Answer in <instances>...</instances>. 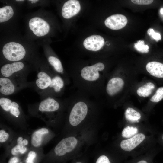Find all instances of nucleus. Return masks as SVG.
Here are the masks:
<instances>
[{
	"mask_svg": "<svg viewBox=\"0 0 163 163\" xmlns=\"http://www.w3.org/2000/svg\"><path fill=\"white\" fill-rule=\"evenodd\" d=\"M147 71L152 75L158 78H163V64L152 61L147 63L146 66Z\"/></svg>",
	"mask_w": 163,
	"mask_h": 163,
	"instance_id": "nucleus-17",
	"label": "nucleus"
},
{
	"mask_svg": "<svg viewBox=\"0 0 163 163\" xmlns=\"http://www.w3.org/2000/svg\"><path fill=\"white\" fill-rule=\"evenodd\" d=\"M44 158L38 155L35 151L31 150L28 152L24 161L25 163H38Z\"/></svg>",
	"mask_w": 163,
	"mask_h": 163,
	"instance_id": "nucleus-21",
	"label": "nucleus"
},
{
	"mask_svg": "<svg viewBox=\"0 0 163 163\" xmlns=\"http://www.w3.org/2000/svg\"><path fill=\"white\" fill-rule=\"evenodd\" d=\"M162 139L163 140V135L162 137Z\"/></svg>",
	"mask_w": 163,
	"mask_h": 163,
	"instance_id": "nucleus-34",
	"label": "nucleus"
},
{
	"mask_svg": "<svg viewBox=\"0 0 163 163\" xmlns=\"http://www.w3.org/2000/svg\"><path fill=\"white\" fill-rule=\"evenodd\" d=\"M104 43V40L102 36L94 35L87 37L85 40L83 45L88 50L97 51L102 47Z\"/></svg>",
	"mask_w": 163,
	"mask_h": 163,
	"instance_id": "nucleus-13",
	"label": "nucleus"
},
{
	"mask_svg": "<svg viewBox=\"0 0 163 163\" xmlns=\"http://www.w3.org/2000/svg\"><path fill=\"white\" fill-rule=\"evenodd\" d=\"M29 25L34 34L38 37L46 35L50 30L48 24L43 19L39 17L31 18L29 22Z\"/></svg>",
	"mask_w": 163,
	"mask_h": 163,
	"instance_id": "nucleus-10",
	"label": "nucleus"
},
{
	"mask_svg": "<svg viewBox=\"0 0 163 163\" xmlns=\"http://www.w3.org/2000/svg\"><path fill=\"white\" fill-rule=\"evenodd\" d=\"M0 106L4 112L11 117L18 119L22 116L19 104L8 98L0 97Z\"/></svg>",
	"mask_w": 163,
	"mask_h": 163,
	"instance_id": "nucleus-7",
	"label": "nucleus"
},
{
	"mask_svg": "<svg viewBox=\"0 0 163 163\" xmlns=\"http://www.w3.org/2000/svg\"><path fill=\"white\" fill-rule=\"evenodd\" d=\"M128 20L124 15L120 14H116L108 17L105 20V26L113 30L121 29L126 25Z\"/></svg>",
	"mask_w": 163,
	"mask_h": 163,
	"instance_id": "nucleus-11",
	"label": "nucleus"
},
{
	"mask_svg": "<svg viewBox=\"0 0 163 163\" xmlns=\"http://www.w3.org/2000/svg\"><path fill=\"white\" fill-rule=\"evenodd\" d=\"M163 99V87L158 88L155 94L150 99L151 101L157 103Z\"/></svg>",
	"mask_w": 163,
	"mask_h": 163,
	"instance_id": "nucleus-24",
	"label": "nucleus"
},
{
	"mask_svg": "<svg viewBox=\"0 0 163 163\" xmlns=\"http://www.w3.org/2000/svg\"><path fill=\"white\" fill-rule=\"evenodd\" d=\"M24 67V63L21 62L5 64L1 68V76L9 78L23 83L25 75L21 74V72Z\"/></svg>",
	"mask_w": 163,
	"mask_h": 163,
	"instance_id": "nucleus-5",
	"label": "nucleus"
},
{
	"mask_svg": "<svg viewBox=\"0 0 163 163\" xmlns=\"http://www.w3.org/2000/svg\"><path fill=\"white\" fill-rule=\"evenodd\" d=\"M78 143V139L74 136L64 138L52 152L44 156L43 163H65L74 158L73 152Z\"/></svg>",
	"mask_w": 163,
	"mask_h": 163,
	"instance_id": "nucleus-3",
	"label": "nucleus"
},
{
	"mask_svg": "<svg viewBox=\"0 0 163 163\" xmlns=\"http://www.w3.org/2000/svg\"><path fill=\"white\" fill-rule=\"evenodd\" d=\"M81 9L79 1L69 0L64 4L62 9L63 17L66 19L69 18L77 14Z\"/></svg>",
	"mask_w": 163,
	"mask_h": 163,
	"instance_id": "nucleus-12",
	"label": "nucleus"
},
{
	"mask_svg": "<svg viewBox=\"0 0 163 163\" xmlns=\"http://www.w3.org/2000/svg\"><path fill=\"white\" fill-rule=\"evenodd\" d=\"M131 1L134 4L139 5H149L153 1L152 0H132Z\"/></svg>",
	"mask_w": 163,
	"mask_h": 163,
	"instance_id": "nucleus-28",
	"label": "nucleus"
},
{
	"mask_svg": "<svg viewBox=\"0 0 163 163\" xmlns=\"http://www.w3.org/2000/svg\"><path fill=\"white\" fill-rule=\"evenodd\" d=\"M124 85V82L120 77L114 76L108 81L105 87V91L108 97H113L122 90Z\"/></svg>",
	"mask_w": 163,
	"mask_h": 163,
	"instance_id": "nucleus-9",
	"label": "nucleus"
},
{
	"mask_svg": "<svg viewBox=\"0 0 163 163\" xmlns=\"http://www.w3.org/2000/svg\"><path fill=\"white\" fill-rule=\"evenodd\" d=\"M147 34L155 40L156 41H158L161 39V37L160 34L158 33L155 32L152 28L149 29L147 32Z\"/></svg>",
	"mask_w": 163,
	"mask_h": 163,
	"instance_id": "nucleus-26",
	"label": "nucleus"
},
{
	"mask_svg": "<svg viewBox=\"0 0 163 163\" xmlns=\"http://www.w3.org/2000/svg\"><path fill=\"white\" fill-rule=\"evenodd\" d=\"M29 1H31L32 3H35L37 1H38V0H29Z\"/></svg>",
	"mask_w": 163,
	"mask_h": 163,
	"instance_id": "nucleus-32",
	"label": "nucleus"
},
{
	"mask_svg": "<svg viewBox=\"0 0 163 163\" xmlns=\"http://www.w3.org/2000/svg\"><path fill=\"white\" fill-rule=\"evenodd\" d=\"M10 135L4 129L0 130V142L3 143L6 142L9 139Z\"/></svg>",
	"mask_w": 163,
	"mask_h": 163,
	"instance_id": "nucleus-27",
	"label": "nucleus"
},
{
	"mask_svg": "<svg viewBox=\"0 0 163 163\" xmlns=\"http://www.w3.org/2000/svg\"><path fill=\"white\" fill-rule=\"evenodd\" d=\"M125 116L126 119L131 123L138 122L141 118L140 113L131 107H128L126 110Z\"/></svg>",
	"mask_w": 163,
	"mask_h": 163,
	"instance_id": "nucleus-19",
	"label": "nucleus"
},
{
	"mask_svg": "<svg viewBox=\"0 0 163 163\" xmlns=\"http://www.w3.org/2000/svg\"><path fill=\"white\" fill-rule=\"evenodd\" d=\"M35 87L41 94L59 97L64 93L66 85L63 78L55 72L40 71L37 74Z\"/></svg>",
	"mask_w": 163,
	"mask_h": 163,
	"instance_id": "nucleus-2",
	"label": "nucleus"
},
{
	"mask_svg": "<svg viewBox=\"0 0 163 163\" xmlns=\"http://www.w3.org/2000/svg\"><path fill=\"white\" fill-rule=\"evenodd\" d=\"M145 138L143 134H137L128 139L122 140L120 144V147L125 151L130 152L142 142Z\"/></svg>",
	"mask_w": 163,
	"mask_h": 163,
	"instance_id": "nucleus-14",
	"label": "nucleus"
},
{
	"mask_svg": "<svg viewBox=\"0 0 163 163\" xmlns=\"http://www.w3.org/2000/svg\"><path fill=\"white\" fill-rule=\"evenodd\" d=\"M24 0H16V1H23Z\"/></svg>",
	"mask_w": 163,
	"mask_h": 163,
	"instance_id": "nucleus-33",
	"label": "nucleus"
},
{
	"mask_svg": "<svg viewBox=\"0 0 163 163\" xmlns=\"http://www.w3.org/2000/svg\"><path fill=\"white\" fill-rule=\"evenodd\" d=\"M17 142L16 145L11 150L10 154L12 156L19 157L25 154L27 152V146L28 144L27 139H24L22 136H19L17 139Z\"/></svg>",
	"mask_w": 163,
	"mask_h": 163,
	"instance_id": "nucleus-15",
	"label": "nucleus"
},
{
	"mask_svg": "<svg viewBox=\"0 0 163 163\" xmlns=\"http://www.w3.org/2000/svg\"><path fill=\"white\" fill-rule=\"evenodd\" d=\"M134 47L138 51L142 53H148L149 51V46L144 43L143 40H139L134 44Z\"/></svg>",
	"mask_w": 163,
	"mask_h": 163,
	"instance_id": "nucleus-23",
	"label": "nucleus"
},
{
	"mask_svg": "<svg viewBox=\"0 0 163 163\" xmlns=\"http://www.w3.org/2000/svg\"><path fill=\"white\" fill-rule=\"evenodd\" d=\"M155 87L153 83L149 82L139 87L137 90V93L140 97H146L151 94Z\"/></svg>",
	"mask_w": 163,
	"mask_h": 163,
	"instance_id": "nucleus-18",
	"label": "nucleus"
},
{
	"mask_svg": "<svg viewBox=\"0 0 163 163\" xmlns=\"http://www.w3.org/2000/svg\"><path fill=\"white\" fill-rule=\"evenodd\" d=\"M113 161L109 156L102 154L97 156L94 163H113Z\"/></svg>",
	"mask_w": 163,
	"mask_h": 163,
	"instance_id": "nucleus-25",
	"label": "nucleus"
},
{
	"mask_svg": "<svg viewBox=\"0 0 163 163\" xmlns=\"http://www.w3.org/2000/svg\"><path fill=\"white\" fill-rule=\"evenodd\" d=\"M20 82L12 79L1 76L0 78V93L4 96H9L15 93L20 88Z\"/></svg>",
	"mask_w": 163,
	"mask_h": 163,
	"instance_id": "nucleus-8",
	"label": "nucleus"
},
{
	"mask_svg": "<svg viewBox=\"0 0 163 163\" xmlns=\"http://www.w3.org/2000/svg\"><path fill=\"white\" fill-rule=\"evenodd\" d=\"M66 107V99L62 101L58 97L48 96L38 104L37 108L39 114L52 117L61 114Z\"/></svg>",
	"mask_w": 163,
	"mask_h": 163,
	"instance_id": "nucleus-4",
	"label": "nucleus"
},
{
	"mask_svg": "<svg viewBox=\"0 0 163 163\" xmlns=\"http://www.w3.org/2000/svg\"><path fill=\"white\" fill-rule=\"evenodd\" d=\"M14 11L10 6H6L0 8V22L6 21L13 16Z\"/></svg>",
	"mask_w": 163,
	"mask_h": 163,
	"instance_id": "nucleus-20",
	"label": "nucleus"
},
{
	"mask_svg": "<svg viewBox=\"0 0 163 163\" xmlns=\"http://www.w3.org/2000/svg\"><path fill=\"white\" fill-rule=\"evenodd\" d=\"M160 12L161 14H163V8H161L160 10Z\"/></svg>",
	"mask_w": 163,
	"mask_h": 163,
	"instance_id": "nucleus-31",
	"label": "nucleus"
},
{
	"mask_svg": "<svg viewBox=\"0 0 163 163\" xmlns=\"http://www.w3.org/2000/svg\"><path fill=\"white\" fill-rule=\"evenodd\" d=\"M105 66L101 62L74 68L68 73L78 91L98 100L104 91Z\"/></svg>",
	"mask_w": 163,
	"mask_h": 163,
	"instance_id": "nucleus-1",
	"label": "nucleus"
},
{
	"mask_svg": "<svg viewBox=\"0 0 163 163\" xmlns=\"http://www.w3.org/2000/svg\"><path fill=\"white\" fill-rule=\"evenodd\" d=\"M138 131V129L136 127L128 126L123 129L122 136L124 138H130L137 134Z\"/></svg>",
	"mask_w": 163,
	"mask_h": 163,
	"instance_id": "nucleus-22",
	"label": "nucleus"
},
{
	"mask_svg": "<svg viewBox=\"0 0 163 163\" xmlns=\"http://www.w3.org/2000/svg\"><path fill=\"white\" fill-rule=\"evenodd\" d=\"M49 133L47 128L43 127L34 131L32 134L31 143L32 146L35 148L40 146L42 144L45 136Z\"/></svg>",
	"mask_w": 163,
	"mask_h": 163,
	"instance_id": "nucleus-16",
	"label": "nucleus"
},
{
	"mask_svg": "<svg viewBox=\"0 0 163 163\" xmlns=\"http://www.w3.org/2000/svg\"><path fill=\"white\" fill-rule=\"evenodd\" d=\"M72 163H87L85 159H75Z\"/></svg>",
	"mask_w": 163,
	"mask_h": 163,
	"instance_id": "nucleus-30",
	"label": "nucleus"
},
{
	"mask_svg": "<svg viewBox=\"0 0 163 163\" xmlns=\"http://www.w3.org/2000/svg\"><path fill=\"white\" fill-rule=\"evenodd\" d=\"M8 163H21V161L19 157L11 156L9 159Z\"/></svg>",
	"mask_w": 163,
	"mask_h": 163,
	"instance_id": "nucleus-29",
	"label": "nucleus"
},
{
	"mask_svg": "<svg viewBox=\"0 0 163 163\" xmlns=\"http://www.w3.org/2000/svg\"><path fill=\"white\" fill-rule=\"evenodd\" d=\"M3 55L7 60L17 62L22 59L25 57L26 51L21 44L14 42H10L5 44L2 49Z\"/></svg>",
	"mask_w": 163,
	"mask_h": 163,
	"instance_id": "nucleus-6",
	"label": "nucleus"
}]
</instances>
